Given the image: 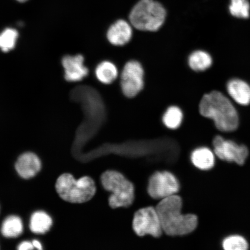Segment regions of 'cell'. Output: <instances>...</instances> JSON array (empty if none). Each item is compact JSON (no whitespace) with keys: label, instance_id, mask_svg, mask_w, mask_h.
<instances>
[{"label":"cell","instance_id":"cell-18","mask_svg":"<svg viewBox=\"0 0 250 250\" xmlns=\"http://www.w3.org/2000/svg\"><path fill=\"white\" fill-rule=\"evenodd\" d=\"M23 232V224L21 218L17 216H10L3 222L1 233L7 237H16L20 236Z\"/></svg>","mask_w":250,"mask_h":250},{"label":"cell","instance_id":"cell-9","mask_svg":"<svg viewBox=\"0 0 250 250\" xmlns=\"http://www.w3.org/2000/svg\"><path fill=\"white\" fill-rule=\"evenodd\" d=\"M213 146L215 155L223 161L243 165L248 157L249 149L245 146L238 145L220 136L215 137Z\"/></svg>","mask_w":250,"mask_h":250},{"label":"cell","instance_id":"cell-16","mask_svg":"<svg viewBox=\"0 0 250 250\" xmlns=\"http://www.w3.org/2000/svg\"><path fill=\"white\" fill-rule=\"evenodd\" d=\"M212 60L211 56L208 52L196 51L189 56L188 64L192 70L196 71H203L211 67Z\"/></svg>","mask_w":250,"mask_h":250},{"label":"cell","instance_id":"cell-7","mask_svg":"<svg viewBox=\"0 0 250 250\" xmlns=\"http://www.w3.org/2000/svg\"><path fill=\"white\" fill-rule=\"evenodd\" d=\"M179 190V181L170 172H156L149 180L148 192L153 199H164L176 195Z\"/></svg>","mask_w":250,"mask_h":250},{"label":"cell","instance_id":"cell-24","mask_svg":"<svg viewBox=\"0 0 250 250\" xmlns=\"http://www.w3.org/2000/svg\"><path fill=\"white\" fill-rule=\"evenodd\" d=\"M32 243L34 248H35L39 250H42V245H41V243L39 241H37V240H33Z\"/></svg>","mask_w":250,"mask_h":250},{"label":"cell","instance_id":"cell-1","mask_svg":"<svg viewBox=\"0 0 250 250\" xmlns=\"http://www.w3.org/2000/svg\"><path fill=\"white\" fill-rule=\"evenodd\" d=\"M182 207V199L177 195L161 200L156 206L162 230L167 235H187L193 232L198 226V219L196 215L183 214Z\"/></svg>","mask_w":250,"mask_h":250},{"label":"cell","instance_id":"cell-21","mask_svg":"<svg viewBox=\"0 0 250 250\" xmlns=\"http://www.w3.org/2000/svg\"><path fill=\"white\" fill-rule=\"evenodd\" d=\"M229 9L234 17L246 19L250 17V6L248 0H231Z\"/></svg>","mask_w":250,"mask_h":250},{"label":"cell","instance_id":"cell-14","mask_svg":"<svg viewBox=\"0 0 250 250\" xmlns=\"http://www.w3.org/2000/svg\"><path fill=\"white\" fill-rule=\"evenodd\" d=\"M214 153L208 148H199L192 152L190 159L196 168L202 170H208L214 167Z\"/></svg>","mask_w":250,"mask_h":250},{"label":"cell","instance_id":"cell-22","mask_svg":"<svg viewBox=\"0 0 250 250\" xmlns=\"http://www.w3.org/2000/svg\"><path fill=\"white\" fill-rule=\"evenodd\" d=\"M222 246L226 250H246L249 249V244L245 237L239 235H232L225 239Z\"/></svg>","mask_w":250,"mask_h":250},{"label":"cell","instance_id":"cell-3","mask_svg":"<svg viewBox=\"0 0 250 250\" xmlns=\"http://www.w3.org/2000/svg\"><path fill=\"white\" fill-rule=\"evenodd\" d=\"M167 12L160 3L154 0H140L131 11V24L141 31H156L162 27Z\"/></svg>","mask_w":250,"mask_h":250},{"label":"cell","instance_id":"cell-20","mask_svg":"<svg viewBox=\"0 0 250 250\" xmlns=\"http://www.w3.org/2000/svg\"><path fill=\"white\" fill-rule=\"evenodd\" d=\"M17 30L7 28L0 33V49L4 52H8L15 48L18 38Z\"/></svg>","mask_w":250,"mask_h":250},{"label":"cell","instance_id":"cell-5","mask_svg":"<svg viewBox=\"0 0 250 250\" xmlns=\"http://www.w3.org/2000/svg\"><path fill=\"white\" fill-rule=\"evenodd\" d=\"M104 188L111 193L108 203L112 208H127L134 199V187L123 174L116 171H107L102 176Z\"/></svg>","mask_w":250,"mask_h":250},{"label":"cell","instance_id":"cell-19","mask_svg":"<svg viewBox=\"0 0 250 250\" xmlns=\"http://www.w3.org/2000/svg\"><path fill=\"white\" fill-rule=\"evenodd\" d=\"M183 114L182 111L177 106H171L166 111L162 121L166 126L170 129H176L182 123Z\"/></svg>","mask_w":250,"mask_h":250},{"label":"cell","instance_id":"cell-11","mask_svg":"<svg viewBox=\"0 0 250 250\" xmlns=\"http://www.w3.org/2000/svg\"><path fill=\"white\" fill-rule=\"evenodd\" d=\"M42 167V164L38 156L31 152H26L20 156L15 168L20 176L29 179L35 176Z\"/></svg>","mask_w":250,"mask_h":250},{"label":"cell","instance_id":"cell-2","mask_svg":"<svg viewBox=\"0 0 250 250\" xmlns=\"http://www.w3.org/2000/svg\"><path fill=\"white\" fill-rule=\"evenodd\" d=\"M199 111L202 116L213 120L215 126L222 132H233L239 126L235 108L220 92L206 94L200 103Z\"/></svg>","mask_w":250,"mask_h":250},{"label":"cell","instance_id":"cell-12","mask_svg":"<svg viewBox=\"0 0 250 250\" xmlns=\"http://www.w3.org/2000/svg\"><path fill=\"white\" fill-rule=\"evenodd\" d=\"M132 33V26L127 21L118 20L109 28L107 39L112 45H124L130 42Z\"/></svg>","mask_w":250,"mask_h":250},{"label":"cell","instance_id":"cell-4","mask_svg":"<svg viewBox=\"0 0 250 250\" xmlns=\"http://www.w3.org/2000/svg\"><path fill=\"white\" fill-rule=\"evenodd\" d=\"M56 189L62 199L73 203L89 201L96 191L95 183L91 178L86 176L77 180L70 174H63L58 178Z\"/></svg>","mask_w":250,"mask_h":250},{"label":"cell","instance_id":"cell-23","mask_svg":"<svg viewBox=\"0 0 250 250\" xmlns=\"http://www.w3.org/2000/svg\"><path fill=\"white\" fill-rule=\"evenodd\" d=\"M34 246L32 243L29 242H24L21 244L18 247V249L20 250H33Z\"/></svg>","mask_w":250,"mask_h":250},{"label":"cell","instance_id":"cell-13","mask_svg":"<svg viewBox=\"0 0 250 250\" xmlns=\"http://www.w3.org/2000/svg\"><path fill=\"white\" fill-rule=\"evenodd\" d=\"M227 90L234 101L242 105L250 104V86L239 79L231 80L227 84Z\"/></svg>","mask_w":250,"mask_h":250},{"label":"cell","instance_id":"cell-6","mask_svg":"<svg viewBox=\"0 0 250 250\" xmlns=\"http://www.w3.org/2000/svg\"><path fill=\"white\" fill-rule=\"evenodd\" d=\"M132 228L137 235L141 237L149 234L158 238L163 232L157 211L152 207L141 208L136 212Z\"/></svg>","mask_w":250,"mask_h":250},{"label":"cell","instance_id":"cell-10","mask_svg":"<svg viewBox=\"0 0 250 250\" xmlns=\"http://www.w3.org/2000/svg\"><path fill=\"white\" fill-rule=\"evenodd\" d=\"M83 55H67L62 59L64 69V78L68 82H78L83 80L89 73L88 68L84 65Z\"/></svg>","mask_w":250,"mask_h":250},{"label":"cell","instance_id":"cell-17","mask_svg":"<svg viewBox=\"0 0 250 250\" xmlns=\"http://www.w3.org/2000/svg\"><path fill=\"white\" fill-rule=\"evenodd\" d=\"M52 221L48 214L43 211H37L31 216L30 227L33 232L44 233L51 227Z\"/></svg>","mask_w":250,"mask_h":250},{"label":"cell","instance_id":"cell-25","mask_svg":"<svg viewBox=\"0 0 250 250\" xmlns=\"http://www.w3.org/2000/svg\"><path fill=\"white\" fill-rule=\"evenodd\" d=\"M17 1L21 2H24L27 1V0H17Z\"/></svg>","mask_w":250,"mask_h":250},{"label":"cell","instance_id":"cell-8","mask_svg":"<svg viewBox=\"0 0 250 250\" xmlns=\"http://www.w3.org/2000/svg\"><path fill=\"white\" fill-rule=\"evenodd\" d=\"M145 72L139 62L130 61L125 65L121 74L122 90L127 98H133L144 87Z\"/></svg>","mask_w":250,"mask_h":250},{"label":"cell","instance_id":"cell-15","mask_svg":"<svg viewBox=\"0 0 250 250\" xmlns=\"http://www.w3.org/2000/svg\"><path fill=\"white\" fill-rule=\"evenodd\" d=\"M95 73L100 82L109 84L117 79L118 71L117 67L112 62L104 61L97 66Z\"/></svg>","mask_w":250,"mask_h":250}]
</instances>
